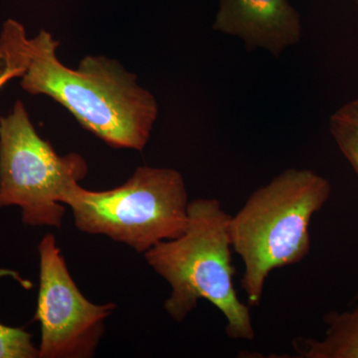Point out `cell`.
Returning <instances> with one entry per match:
<instances>
[{
	"mask_svg": "<svg viewBox=\"0 0 358 358\" xmlns=\"http://www.w3.org/2000/svg\"><path fill=\"white\" fill-rule=\"evenodd\" d=\"M213 29L238 37L250 51L260 48L275 57L303 34L300 13L289 0H219Z\"/></svg>",
	"mask_w": 358,
	"mask_h": 358,
	"instance_id": "obj_7",
	"label": "cell"
},
{
	"mask_svg": "<svg viewBox=\"0 0 358 358\" xmlns=\"http://www.w3.org/2000/svg\"><path fill=\"white\" fill-rule=\"evenodd\" d=\"M324 322L327 327L324 338L293 339V357L358 358V306L348 312L327 313Z\"/></svg>",
	"mask_w": 358,
	"mask_h": 358,
	"instance_id": "obj_8",
	"label": "cell"
},
{
	"mask_svg": "<svg viewBox=\"0 0 358 358\" xmlns=\"http://www.w3.org/2000/svg\"><path fill=\"white\" fill-rule=\"evenodd\" d=\"M331 194L329 180L312 169H289L250 195L229 221L233 251L241 257V288L249 307L262 301L268 275L305 260L312 248L313 216Z\"/></svg>",
	"mask_w": 358,
	"mask_h": 358,
	"instance_id": "obj_2",
	"label": "cell"
},
{
	"mask_svg": "<svg viewBox=\"0 0 358 358\" xmlns=\"http://www.w3.org/2000/svg\"><path fill=\"white\" fill-rule=\"evenodd\" d=\"M78 229L145 253L159 242L176 239L188 225L185 179L173 169L143 166L124 185L91 192L76 183L66 192Z\"/></svg>",
	"mask_w": 358,
	"mask_h": 358,
	"instance_id": "obj_4",
	"label": "cell"
},
{
	"mask_svg": "<svg viewBox=\"0 0 358 358\" xmlns=\"http://www.w3.org/2000/svg\"><path fill=\"white\" fill-rule=\"evenodd\" d=\"M58 46L45 30L30 39L22 89L50 96L110 147L143 150L159 115L152 94L138 86L136 75L103 56H87L70 69L59 61Z\"/></svg>",
	"mask_w": 358,
	"mask_h": 358,
	"instance_id": "obj_1",
	"label": "cell"
},
{
	"mask_svg": "<svg viewBox=\"0 0 358 358\" xmlns=\"http://www.w3.org/2000/svg\"><path fill=\"white\" fill-rule=\"evenodd\" d=\"M40 289L35 319L41 326L39 357H88L103 334V320L112 303L99 306L87 300L68 272L53 235L39 244Z\"/></svg>",
	"mask_w": 358,
	"mask_h": 358,
	"instance_id": "obj_6",
	"label": "cell"
},
{
	"mask_svg": "<svg viewBox=\"0 0 358 358\" xmlns=\"http://www.w3.org/2000/svg\"><path fill=\"white\" fill-rule=\"evenodd\" d=\"M355 2H357V3L358 4V0H355Z\"/></svg>",
	"mask_w": 358,
	"mask_h": 358,
	"instance_id": "obj_12",
	"label": "cell"
},
{
	"mask_svg": "<svg viewBox=\"0 0 358 358\" xmlns=\"http://www.w3.org/2000/svg\"><path fill=\"white\" fill-rule=\"evenodd\" d=\"M329 133L358 178V96L331 115Z\"/></svg>",
	"mask_w": 358,
	"mask_h": 358,
	"instance_id": "obj_10",
	"label": "cell"
},
{
	"mask_svg": "<svg viewBox=\"0 0 358 358\" xmlns=\"http://www.w3.org/2000/svg\"><path fill=\"white\" fill-rule=\"evenodd\" d=\"M39 357L32 336L20 329L0 324V358Z\"/></svg>",
	"mask_w": 358,
	"mask_h": 358,
	"instance_id": "obj_11",
	"label": "cell"
},
{
	"mask_svg": "<svg viewBox=\"0 0 358 358\" xmlns=\"http://www.w3.org/2000/svg\"><path fill=\"white\" fill-rule=\"evenodd\" d=\"M357 298H358V291H357Z\"/></svg>",
	"mask_w": 358,
	"mask_h": 358,
	"instance_id": "obj_13",
	"label": "cell"
},
{
	"mask_svg": "<svg viewBox=\"0 0 358 358\" xmlns=\"http://www.w3.org/2000/svg\"><path fill=\"white\" fill-rule=\"evenodd\" d=\"M230 217L217 199L193 200L188 205L185 232L159 242L145 256L171 285L164 308L174 320L183 322L199 300H206L225 317L230 338L253 341L256 333L249 305L240 301L234 287Z\"/></svg>",
	"mask_w": 358,
	"mask_h": 358,
	"instance_id": "obj_3",
	"label": "cell"
},
{
	"mask_svg": "<svg viewBox=\"0 0 358 358\" xmlns=\"http://www.w3.org/2000/svg\"><path fill=\"white\" fill-rule=\"evenodd\" d=\"M30 58V39L24 27L17 21L7 20L0 33V89L13 78L25 74Z\"/></svg>",
	"mask_w": 358,
	"mask_h": 358,
	"instance_id": "obj_9",
	"label": "cell"
},
{
	"mask_svg": "<svg viewBox=\"0 0 358 358\" xmlns=\"http://www.w3.org/2000/svg\"><path fill=\"white\" fill-rule=\"evenodd\" d=\"M87 173L81 155L61 157L41 138L21 101L0 120V207L20 206L27 225L60 228L66 192Z\"/></svg>",
	"mask_w": 358,
	"mask_h": 358,
	"instance_id": "obj_5",
	"label": "cell"
}]
</instances>
